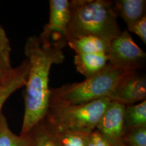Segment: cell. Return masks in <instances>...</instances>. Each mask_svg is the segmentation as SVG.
<instances>
[{"instance_id":"cell-1","label":"cell","mask_w":146,"mask_h":146,"mask_svg":"<svg viewBox=\"0 0 146 146\" xmlns=\"http://www.w3.org/2000/svg\"><path fill=\"white\" fill-rule=\"evenodd\" d=\"M67 43L39 36L29 37L25 53L29 72L25 93V114L20 135L25 136L46 115L49 104V77L51 67L65 60Z\"/></svg>"},{"instance_id":"cell-2","label":"cell","mask_w":146,"mask_h":146,"mask_svg":"<svg viewBox=\"0 0 146 146\" xmlns=\"http://www.w3.org/2000/svg\"><path fill=\"white\" fill-rule=\"evenodd\" d=\"M70 21L69 40L94 36L110 42L122 33L117 16L110 0H72L70 1Z\"/></svg>"},{"instance_id":"cell-3","label":"cell","mask_w":146,"mask_h":146,"mask_svg":"<svg viewBox=\"0 0 146 146\" xmlns=\"http://www.w3.org/2000/svg\"><path fill=\"white\" fill-rule=\"evenodd\" d=\"M129 73L108 63L100 72L82 82L50 88L49 105L74 106L108 98L121 79Z\"/></svg>"},{"instance_id":"cell-4","label":"cell","mask_w":146,"mask_h":146,"mask_svg":"<svg viewBox=\"0 0 146 146\" xmlns=\"http://www.w3.org/2000/svg\"><path fill=\"white\" fill-rule=\"evenodd\" d=\"M110 102L104 98L78 105H49L44 117L57 130L92 131Z\"/></svg>"},{"instance_id":"cell-5","label":"cell","mask_w":146,"mask_h":146,"mask_svg":"<svg viewBox=\"0 0 146 146\" xmlns=\"http://www.w3.org/2000/svg\"><path fill=\"white\" fill-rule=\"evenodd\" d=\"M67 43L76 53V70L88 78L102 70L108 63L109 42L98 37L86 36L69 40Z\"/></svg>"},{"instance_id":"cell-6","label":"cell","mask_w":146,"mask_h":146,"mask_svg":"<svg viewBox=\"0 0 146 146\" xmlns=\"http://www.w3.org/2000/svg\"><path fill=\"white\" fill-rule=\"evenodd\" d=\"M146 54L136 43L128 30L122 31L110 41L108 63L128 72H137L145 68Z\"/></svg>"},{"instance_id":"cell-7","label":"cell","mask_w":146,"mask_h":146,"mask_svg":"<svg viewBox=\"0 0 146 146\" xmlns=\"http://www.w3.org/2000/svg\"><path fill=\"white\" fill-rule=\"evenodd\" d=\"M125 105L110 101L101 116L96 129L110 146L122 143L125 132L124 113Z\"/></svg>"},{"instance_id":"cell-8","label":"cell","mask_w":146,"mask_h":146,"mask_svg":"<svg viewBox=\"0 0 146 146\" xmlns=\"http://www.w3.org/2000/svg\"><path fill=\"white\" fill-rule=\"evenodd\" d=\"M49 22L40 35L56 41L67 43L68 26L70 21V1L68 0H50Z\"/></svg>"},{"instance_id":"cell-9","label":"cell","mask_w":146,"mask_h":146,"mask_svg":"<svg viewBox=\"0 0 146 146\" xmlns=\"http://www.w3.org/2000/svg\"><path fill=\"white\" fill-rule=\"evenodd\" d=\"M108 98L125 106L146 100L145 75L137 72L128 73L121 79Z\"/></svg>"},{"instance_id":"cell-10","label":"cell","mask_w":146,"mask_h":146,"mask_svg":"<svg viewBox=\"0 0 146 146\" xmlns=\"http://www.w3.org/2000/svg\"><path fill=\"white\" fill-rule=\"evenodd\" d=\"M115 13L125 21L129 29L146 16V0H116L113 1Z\"/></svg>"},{"instance_id":"cell-11","label":"cell","mask_w":146,"mask_h":146,"mask_svg":"<svg viewBox=\"0 0 146 146\" xmlns=\"http://www.w3.org/2000/svg\"><path fill=\"white\" fill-rule=\"evenodd\" d=\"M26 135L29 139L30 146H61L54 127L45 117Z\"/></svg>"},{"instance_id":"cell-12","label":"cell","mask_w":146,"mask_h":146,"mask_svg":"<svg viewBox=\"0 0 146 146\" xmlns=\"http://www.w3.org/2000/svg\"><path fill=\"white\" fill-rule=\"evenodd\" d=\"M146 125V101L137 104L125 106V131Z\"/></svg>"},{"instance_id":"cell-13","label":"cell","mask_w":146,"mask_h":146,"mask_svg":"<svg viewBox=\"0 0 146 146\" xmlns=\"http://www.w3.org/2000/svg\"><path fill=\"white\" fill-rule=\"evenodd\" d=\"M25 81L20 74L12 72L0 84V114L6 100L17 90L25 86Z\"/></svg>"},{"instance_id":"cell-14","label":"cell","mask_w":146,"mask_h":146,"mask_svg":"<svg viewBox=\"0 0 146 146\" xmlns=\"http://www.w3.org/2000/svg\"><path fill=\"white\" fill-rule=\"evenodd\" d=\"M0 146H30L26 135H17L11 131L5 116L0 114Z\"/></svg>"},{"instance_id":"cell-15","label":"cell","mask_w":146,"mask_h":146,"mask_svg":"<svg viewBox=\"0 0 146 146\" xmlns=\"http://www.w3.org/2000/svg\"><path fill=\"white\" fill-rule=\"evenodd\" d=\"M55 129L61 146H88L89 136L93 131Z\"/></svg>"},{"instance_id":"cell-16","label":"cell","mask_w":146,"mask_h":146,"mask_svg":"<svg viewBox=\"0 0 146 146\" xmlns=\"http://www.w3.org/2000/svg\"><path fill=\"white\" fill-rule=\"evenodd\" d=\"M11 50L9 40L5 29L0 25V67L6 73L13 68L11 65Z\"/></svg>"},{"instance_id":"cell-17","label":"cell","mask_w":146,"mask_h":146,"mask_svg":"<svg viewBox=\"0 0 146 146\" xmlns=\"http://www.w3.org/2000/svg\"><path fill=\"white\" fill-rule=\"evenodd\" d=\"M122 143L129 146H146V125L125 130Z\"/></svg>"},{"instance_id":"cell-18","label":"cell","mask_w":146,"mask_h":146,"mask_svg":"<svg viewBox=\"0 0 146 146\" xmlns=\"http://www.w3.org/2000/svg\"><path fill=\"white\" fill-rule=\"evenodd\" d=\"M128 31L136 34L141 41L146 44V16L142 18L141 20L136 22L131 27Z\"/></svg>"},{"instance_id":"cell-19","label":"cell","mask_w":146,"mask_h":146,"mask_svg":"<svg viewBox=\"0 0 146 146\" xmlns=\"http://www.w3.org/2000/svg\"><path fill=\"white\" fill-rule=\"evenodd\" d=\"M88 146H110L99 132L96 129H95L89 136Z\"/></svg>"},{"instance_id":"cell-20","label":"cell","mask_w":146,"mask_h":146,"mask_svg":"<svg viewBox=\"0 0 146 146\" xmlns=\"http://www.w3.org/2000/svg\"><path fill=\"white\" fill-rule=\"evenodd\" d=\"M7 73H5V72L0 67V84L3 81L4 78H5Z\"/></svg>"},{"instance_id":"cell-21","label":"cell","mask_w":146,"mask_h":146,"mask_svg":"<svg viewBox=\"0 0 146 146\" xmlns=\"http://www.w3.org/2000/svg\"><path fill=\"white\" fill-rule=\"evenodd\" d=\"M127 146V145H125V144H123V143H121V144H120V145H116V146Z\"/></svg>"}]
</instances>
